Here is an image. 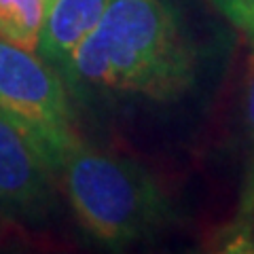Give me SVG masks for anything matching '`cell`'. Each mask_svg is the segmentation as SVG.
<instances>
[{"label":"cell","mask_w":254,"mask_h":254,"mask_svg":"<svg viewBox=\"0 0 254 254\" xmlns=\"http://www.w3.org/2000/svg\"><path fill=\"white\" fill-rule=\"evenodd\" d=\"M110 0H51L36 53L64 68L78 43L95 28Z\"/></svg>","instance_id":"cell-5"},{"label":"cell","mask_w":254,"mask_h":254,"mask_svg":"<svg viewBox=\"0 0 254 254\" xmlns=\"http://www.w3.org/2000/svg\"><path fill=\"white\" fill-rule=\"evenodd\" d=\"M218 9L254 38V0H212Z\"/></svg>","instance_id":"cell-7"},{"label":"cell","mask_w":254,"mask_h":254,"mask_svg":"<svg viewBox=\"0 0 254 254\" xmlns=\"http://www.w3.org/2000/svg\"><path fill=\"white\" fill-rule=\"evenodd\" d=\"M49 4H51V0H47V9H49Z\"/></svg>","instance_id":"cell-9"},{"label":"cell","mask_w":254,"mask_h":254,"mask_svg":"<svg viewBox=\"0 0 254 254\" xmlns=\"http://www.w3.org/2000/svg\"><path fill=\"white\" fill-rule=\"evenodd\" d=\"M47 0H0V38L28 51L41 43Z\"/></svg>","instance_id":"cell-6"},{"label":"cell","mask_w":254,"mask_h":254,"mask_svg":"<svg viewBox=\"0 0 254 254\" xmlns=\"http://www.w3.org/2000/svg\"><path fill=\"white\" fill-rule=\"evenodd\" d=\"M244 106H246V125H248V131H250V138H252V146H254V53L250 55L248 72H246Z\"/></svg>","instance_id":"cell-8"},{"label":"cell","mask_w":254,"mask_h":254,"mask_svg":"<svg viewBox=\"0 0 254 254\" xmlns=\"http://www.w3.org/2000/svg\"><path fill=\"white\" fill-rule=\"evenodd\" d=\"M53 168L11 119L0 115V210L41 218L53 201Z\"/></svg>","instance_id":"cell-4"},{"label":"cell","mask_w":254,"mask_h":254,"mask_svg":"<svg viewBox=\"0 0 254 254\" xmlns=\"http://www.w3.org/2000/svg\"><path fill=\"white\" fill-rule=\"evenodd\" d=\"M62 70L74 89L165 102L193 83L195 58L170 0H110Z\"/></svg>","instance_id":"cell-1"},{"label":"cell","mask_w":254,"mask_h":254,"mask_svg":"<svg viewBox=\"0 0 254 254\" xmlns=\"http://www.w3.org/2000/svg\"><path fill=\"white\" fill-rule=\"evenodd\" d=\"M78 222L106 246L148 237L170 220V203L140 163L78 142L60 165Z\"/></svg>","instance_id":"cell-2"},{"label":"cell","mask_w":254,"mask_h":254,"mask_svg":"<svg viewBox=\"0 0 254 254\" xmlns=\"http://www.w3.org/2000/svg\"><path fill=\"white\" fill-rule=\"evenodd\" d=\"M0 115L19 127L58 172L78 136L60 74L36 51L0 38Z\"/></svg>","instance_id":"cell-3"}]
</instances>
